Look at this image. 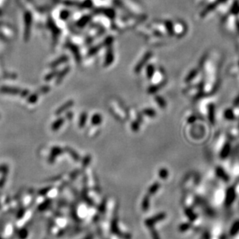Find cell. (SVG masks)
Returning a JSON list of instances; mask_svg holds the SVG:
<instances>
[]
</instances>
